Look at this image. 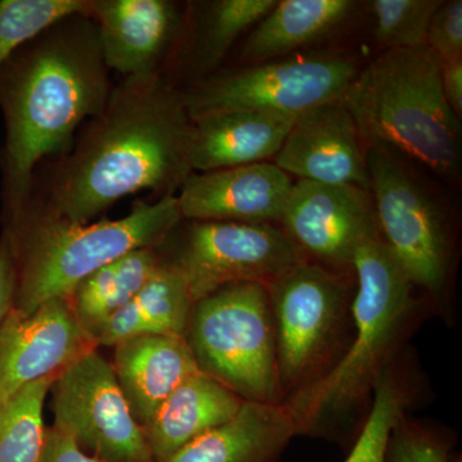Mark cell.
<instances>
[{
    "mask_svg": "<svg viewBox=\"0 0 462 462\" xmlns=\"http://www.w3.org/2000/svg\"><path fill=\"white\" fill-rule=\"evenodd\" d=\"M190 130L182 93L162 76L125 78L58 163L45 205L69 220L90 223L143 190L173 196L193 172Z\"/></svg>",
    "mask_w": 462,
    "mask_h": 462,
    "instance_id": "cell-1",
    "label": "cell"
},
{
    "mask_svg": "<svg viewBox=\"0 0 462 462\" xmlns=\"http://www.w3.org/2000/svg\"><path fill=\"white\" fill-rule=\"evenodd\" d=\"M111 91L98 29L85 14L45 30L0 67L5 220L29 202L36 166L69 152L76 129L103 111Z\"/></svg>",
    "mask_w": 462,
    "mask_h": 462,
    "instance_id": "cell-2",
    "label": "cell"
},
{
    "mask_svg": "<svg viewBox=\"0 0 462 462\" xmlns=\"http://www.w3.org/2000/svg\"><path fill=\"white\" fill-rule=\"evenodd\" d=\"M354 333L345 354L311 385L284 406L297 436L338 439L372 406L379 380L393 365L413 316L412 285L380 234L356 251Z\"/></svg>",
    "mask_w": 462,
    "mask_h": 462,
    "instance_id": "cell-3",
    "label": "cell"
},
{
    "mask_svg": "<svg viewBox=\"0 0 462 462\" xmlns=\"http://www.w3.org/2000/svg\"><path fill=\"white\" fill-rule=\"evenodd\" d=\"M182 221L176 196L138 202L118 220L76 223L32 199L5 221L17 270L14 309L32 312L69 298L85 278L129 252L160 248Z\"/></svg>",
    "mask_w": 462,
    "mask_h": 462,
    "instance_id": "cell-4",
    "label": "cell"
},
{
    "mask_svg": "<svg viewBox=\"0 0 462 462\" xmlns=\"http://www.w3.org/2000/svg\"><path fill=\"white\" fill-rule=\"evenodd\" d=\"M345 103L366 147L412 158L449 175L461 158L460 118L440 83V60L428 47L385 51L358 71Z\"/></svg>",
    "mask_w": 462,
    "mask_h": 462,
    "instance_id": "cell-5",
    "label": "cell"
},
{
    "mask_svg": "<svg viewBox=\"0 0 462 462\" xmlns=\"http://www.w3.org/2000/svg\"><path fill=\"white\" fill-rule=\"evenodd\" d=\"M352 273L303 261L267 285L282 403L345 354L354 333Z\"/></svg>",
    "mask_w": 462,
    "mask_h": 462,
    "instance_id": "cell-6",
    "label": "cell"
},
{
    "mask_svg": "<svg viewBox=\"0 0 462 462\" xmlns=\"http://www.w3.org/2000/svg\"><path fill=\"white\" fill-rule=\"evenodd\" d=\"M200 372L252 402L282 404L269 293L227 285L194 303L185 334Z\"/></svg>",
    "mask_w": 462,
    "mask_h": 462,
    "instance_id": "cell-7",
    "label": "cell"
},
{
    "mask_svg": "<svg viewBox=\"0 0 462 462\" xmlns=\"http://www.w3.org/2000/svg\"><path fill=\"white\" fill-rule=\"evenodd\" d=\"M179 225L160 247L169 249V256H160L180 273L194 303L227 285L267 287L306 261L273 224L188 221L181 229Z\"/></svg>",
    "mask_w": 462,
    "mask_h": 462,
    "instance_id": "cell-8",
    "label": "cell"
},
{
    "mask_svg": "<svg viewBox=\"0 0 462 462\" xmlns=\"http://www.w3.org/2000/svg\"><path fill=\"white\" fill-rule=\"evenodd\" d=\"M358 71L354 58L345 54H293L205 79L182 93V98L190 118L226 111L298 116L322 103L345 98Z\"/></svg>",
    "mask_w": 462,
    "mask_h": 462,
    "instance_id": "cell-9",
    "label": "cell"
},
{
    "mask_svg": "<svg viewBox=\"0 0 462 462\" xmlns=\"http://www.w3.org/2000/svg\"><path fill=\"white\" fill-rule=\"evenodd\" d=\"M376 224L383 242L412 287L439 300L449 266V240L437 203L396 154L367 147Z\"/></svg>",
    "mask_w": 462,
    "mask_h": 462,
    "instance_id": "cell-10",
    "label": "cell"
},
{
    "mask_svg": "<svg viewBox=\"0 0 462 462\" xmlns=\"http://www.w3.org/2000/svg\"><path fill=\"white\" fill-rule=\"evenodd\" d=\"M54 430L100 462H154L141 425L133 418L114 367L97 349L58 374Z\"/></svg>",
    "mask_w": 462,
    "mask_h": 462,
    "instance_id": "cell-11",
    "label": "cell"
},
{
    "mask_svg": "<svg viewBox=\"0 0 462 462\" xmlns=\"http://www.w3.org/2000/svg\"><path fill=\"white\" fill-rule=\"evenodd\" d=\"M282 229L306 261L352 272L356 251L379 233L372 194L354 185L297 180Z\"/></svg>",
    "mask_w": 462,
    "mask_h": 462,
    "instance_id": "cell-12",
    "label": "cell"
},
{
    "mask_svg": "<svg viewBox=\"0 0 462 462\" xmlns=\"http://www.w3.org/2000/svg\"><path fill=\"white\" fill-rule=\"evenodd\" d=\"M93 349L96 343L81 329L67 298H53L27 314L12 309L0 321V406Z\"/></svg>",
    "mask_w": 462,
    "mask_h": 462,
    "instance_id": "cell-13",
    "label": "cell"
},
{
    "mask_svg": "<svg viewBox=\"0 0 462 462\" xmlns=\"http://www.w3.org/2000/svg\"><path fill=\"white\" fill-rule=\"evenodd\" d=\"M366 154L357 124L342 98L298 115L273 163L300 180L370 191Z\"/></svg>",
    "mask_w": 462,
    "mask_h": 462,
    "instance_id": "cell-14",
    "label": "cell"
},
{
    "mask_svg": "<svg viewBox=\"0 0 462 462\" xmlns=\"http://www.w3.org/2000/svg\"><path fill=\"white\" fill-rule=\"evenodd\" d=\"M294 181L275 163L191 172L178 199L182 220L281 223Z\"/></svg>",
    "mask_w": 462,
    "mask_h": 462,
    "instance_id": "cell-15",
    "label": "cell"
},
{
    "mask_svg": "<svg viewBox=\"0 0 462 462\" xmlns=\"http://www.w3.org/2000/svg\"><path fill=\"white\" fill-rule=\"evenodd\" d=\"M91 18L106 66L125 78L160 74L180 26L176 5L167 0H93Z\"/></svg>",
    "mask_w": 462,
    "mask_h": 462,
    "instance_id": "cell-16",
    "label": "cell"
},
{
    "mask_svg": "<svg viewBox=\"0 0 462 462\" xmlns=\"http://www.w3.org/2000/svg\"><path fill=\"white\" fill-rule=\"evenodd\" d=\"M296 117L275 112L226 111L191 118V171L267 162L281 151Z\"/></svg>",
    "mask_w": 462,
    "mask_h": 462,
    "instance_id": "cell-17",
    "label": "cell"
},
{
    "mask_svg": "<svg viewBox=\"0 0 462 462\" xmlns=\"http://www.w3.org/2000/svg\"><path fill=\"white\" fill-rule=\"evenodd\" d=\"M114 348L116 379L142 430L184 380L200 372L184 337H135Z\"/></svg>",
    "mask_w": 462,
    "mask_h": 462,
    "instance_id": "cell-18",
    "label": "cell"
},
{
    "mask_svg": "<svg viewBox=\"0 0 462 462\" xmlns=\"http://www.w3.org/2000/svg\"><path fill=\"white\" fill-rule=\"evenodd\" d=\"M296 436L284 404L245 401L230 421L161 462H279Z\"/></svg>",
    "mask_w": 462,
    "mask_h": 462,
    "instance_id": "cell-19",
    "label": "cell"
},
{
    "mask_svg": "<svg viewBox=\"0 0 462 462\" xmlns=\"http://www.w3.org/2000/svg\"><path fill=\"white\" fill-rule=\"evenodd\" d=\"M245 402L205 373L184 380L143 430L154 462L166 460L197 438L230 421Z\"/></svg>",
    "mask_w": 462,
    "mask_h": 462,
    "instance_id": "cell-20",
    "label": "cell"
},
{
    "mask_svg": "<svg viewBox=\"0 0 462 462\" xmlns=\"http://www.w3.org/2000/svg\"><path fill=\"white\" fill-rule=\"evenodd\" d=\"M351 0H281L252 29L240 51L243 65H257L297 54L348 20Z\"/></svg>",
    "mask_w": 462,
    "mask_h": 462,
    "instance_id": "cell-21",
    "label": "cell"
},
{
    "mask_svg": "<svg viewBox=\"0 0 462 462\" xmlns=\"http://www.w3.org/2000/svg\"><path fill=\"white\" fill-rule=\"evenodd\" d=\"M194 300L182 276L162 261L121 311L103 328L97 346H115L123 340L142 336L184 337Z\"/></svg>",
    "mask_w": 462,
    "mask_h": 462,
    "instance_id": "cell-22",
    "label": "cell"
},
{
    "mask_svg": "<svg viewBox=\"0 0 462 462\" xmlns=\"http://www.w3.org/2000/svg\"><path fill=\"white\" fill-rule=\"evenodd\" d=\"M161 264L156 248L136 249L100 267L71 291L67 300L81 329L96 345L109 319L133 300Z\"/></svg>",
    "mask_w": 462,
    "mask_h": 462,
    "instance_id": "cell-23",
    "label": "cell"
},
{
    "mask_svg": "<svg viewBox=\"0 0 462 462\" xmlns=\"http://www.w3.org/2000/svg\"><path fill=\"white\" fill-rule=\"evenodd\" d=\"M276 0H217L208 3L194 30L190 67L209 74L229 53L243 33L254 29L275 5Z\"/></svg>",
    "mask_w": 462,
    "mask_h": 462,
    "instance_id": "cell-24",
    "label": "cell"
},
{
    "mask_svg": "<svg viewBox=\"0 0 462 462\" xmlns=\"http://www.w3.org/2000/svg\"><path fill=\"white\" fill-rule=\"evenodd\" d=\"M57 376L30 383L0 406V462H39L44 447L42 409Z\"/></svg>",
    "mask_w": 462,
    "mask_h": 462,
    "instance_id": "cell-25",
    "label": "cell"
},
{
    "mask_svg": "<svg viewBox=\"0 0 462 462\" xmlns=\"http://www.w3.org/2000/svg\"><path fill=\"white\" fill-rule=\"evenodd\" d=\"M93 0H0V67L23 45L66 18L91 17Z\"/></svg>",
    "mask_w": 462,
    "mask_h": 462,
    "instance_id": "cell-26",
    "label": "cell"
},
{
    "mask_svg": "<svg viewBox=\"0 0 462 462\" xmlns=\"http://www.w3.org/2000/svg\"><path fill=\"white\" fill-rule=\"evenodd\" d=\"M409 403V388L394 367H389L374 391L366 420L345 462H385L389 436Z\"/></svg>",
    "mask_w": 462,
    "mask_h": 462,
    "instance_id": "cell-27",
    "label": "cell"
},
{
    "mask_svg": "<svg viewBox=\"0 0 462 462\" xmlns=\"http://www.w3.org/2000/svg\"><path fill=\"white\" fill-rule=\"evenodd\" d=\"M440 0H374V38L387 51L427 47L428 29Z\"/></svg>",
    "mask_w": 462,
    "mask_h": 462,
    "instance_id": "cell-28",
    "label": "cell"
},
{
    "mask_svg": "<svg viewBox=\"0 0 462 462\" xmlns=\"http://www.w3.org/2000/svg\"><path fill=\"white\" fill-rule=\"evenodd\" d=\"M448 440L403 413L389 436L385 462H449Z\"/></svg>",
    "mask_w": 462,
    "mask_h": 462,
    "instance_id": "cell-29",
    "label": "cell"
},
{
    "mask_svg": "<svg viewBox=\"0 0 462 462\" xmlns=\"http://www.w3.org/2000/svg\"><path fill=\"white\" fill-rule=\"evenodd\" d=\"M427 47L440 62L462 60V2H442L431 17Z\"/></svg>",
    "mask_w": 462,
    "mask_h": 462,
    "instance_id": "cell-30",
    "label": "cell"
},
{
    "mask_svg": "<svg viewBox=\"0 0 462 462\" xmlns=\"http://www.w3.org/2000/svg\"><path fill=\"white\" fill-rule=\"evenodd\" d=\"M39 462H100L85 454L71 438L53 427L45 430L44 447Z\"/></svg>",
    "mask_w": 462,
    "mask_h": 462,
    "instance_id": "cell-31",
    "label": "cell"
},
{
    "mask_svg": "<svg viewBox=\"0 0 462 462\" xmlns=\"http://www.w3.org/2000/svg\"><path fill=\"white\" fill-rule=\"evenodd\" d=\"M17 291V270L7 238H0V321L14 309Z\"/></svg>",
    "mask_w": 462,
    "mask_h": 462,
    "instance_id": "cell-32",
    "label": "cell"
},
{
    "mask_svg": "<svg viewBox=\"0 0 462 462\" xmlns=\"http://www.w3.org/2000/svg\"><path fill=\"white\" fill-rule=\"evenodd\" d=\"M440 83L449 108L461 118L462 115V60L440 62Z\"/></svg>",
    "mask_w": 462,
    "mask_h": 462,
    "instance_id": "cell-33",
    "label": "cell"
}]
</instances>
